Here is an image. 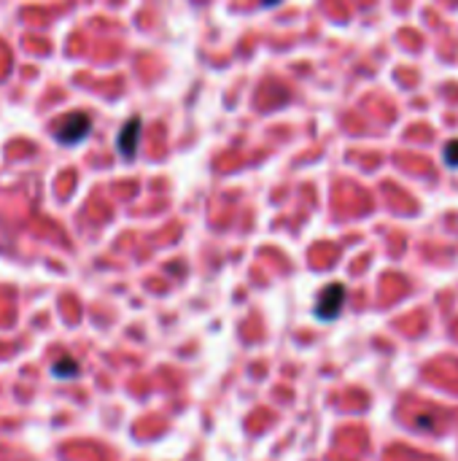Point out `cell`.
<instances>
[{
  "instance_id": "cell-1",
  "label": "cell",
  "mask_w": 458,
  "mask_h": 461,
  "mask_svg": "<svg viewBox=\"0 0 458 461\" xmlns=\"http://www.w3.org/2000/svg\"><path fill=\"white\" fill-rule=\"evenodd\" d=\"M89 130H92V116L84 113V111H73V113L62 116V119L54 124V138H57L62 146H76L89 135Z\"/></svg>"
},
{
  "instance_id": "cell-2",
  "label": "cell",
  "mask_w": 458,
  "mask_h": 461,
  "mask_svg": "<svg viewBox=\"0 0 458 461\" xmlns=\"http://www.w3.org/2000/svg\"><path fill=\"white\" fill-rule=\"evenodd\" d=\"M138 141H141V116H133L121 127L119 138H116V151L124 159H133L138 151Z\"/></svg>"
},
{
  "instance_id": "cell-3",
  "label": "cell",
  "mask_w": 458,
  "mask_h": 461,
  "mask_svg": "<svg viewBox=\"0 0 458 461\" xmlns=\"http://www.w3.org/2000/svg\"><path fill=\"white\" fill-rule=\"evenodd\" d=\"M342 300H345V291H342V286H340V283H332V286L321 294L315 313L321 315V318H335V315L340 313V308H342Z\"/></svg>"
},
{
  "instance_id": "cell-4",
  "label": "cell",
  "mask_w": 458,
  "mask_h": 461,
  "mask_svg": "<svg viewBox=\"0 0 458 461\" xmlns=\"http://www.w3.org/2000/svg\"><path fill=\"white\" fill-rule=\"evenodd\" d=\"M76 370H78V367H76V362H71V359H65V362H60V364H54V367H51V373H54L57 378H71Z\"/></svg>"
},
{
  "instance_id": "cell-5",
  "label": "cell",
  "mask_w": 458,
  "mask_h": 461,
  "mask_svg": "<svg viewBox=\"0 0 458 461\" xmlns=\"http://www.w3.org/2000/svg\"><path fill=\"white\" fill-rule=\"evenodd\" d=\"M445 162L450 168H458V138L445 146Z\"/></svg>"
}]
</instances>
